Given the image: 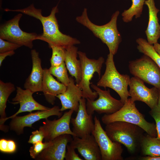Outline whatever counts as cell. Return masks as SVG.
<instances>
[{"instance_id": "cell-1", "label": "cell", "mask_w": 160, "mask_h": 160, "mask_svg": "<svg viewBox=\"0 0 160 160\" xmlns=\"http://www.w3.org/2000/svg\"><path fill=\"white\" fill-rule=\"evenodd\" d=\"M4 10L20 12L39 20L43 26V33L39 35L37 39L46 42L49 47L54 46L66 49L70 46L80 43L77 39L64 34L60 31L55 16L58 12L57 5L52 9L50 15L47 16H43L41 9L36 8L33 4L23 9L12 10L6 8Z\"/></svg>"}, {"instance_id": "cell-2", "label": "cell", "mask_w": 160, "mask_h": 160, "mask_svg": "<svg viewBox=\"0 0 160 160\" xmlns=\"http://www.w3.org/2000/svg\"><path fill=\"white\" fill-rule=\"evenodd\" d=\"M119 14L116 11L112 15L110 21L105 24L99 25L93 23L89 19L87 9H84L82 14L76 18V21L90 30L95 36L105 44L109 52L113 55L116 53L121 41V35L117 27V21Z\"/></svg>"}, {"instance_id": "cell-3", "label": "cell", "mask_w": 160, "mask_h": 160, "mask_svg": "<svg viewBox=\"0 0 160 160\" xmlns=\"http://www.w3.org/2000/svg\"><path fill=\"white\" fill-rule=\"evenodd\" d=\"M105 131L113 141L123 145L131 153L139 145L145 131L138 126L126 122L116 121L106 124Z\"/></svg>"}, {"instance_id": "cell-4", "label": "cell", "mask_w": 160, "mask_h": 160, "mask_svg": "<svg viewBox=\"0 0 160 160\" xmlns=\"http://www.w3.org/2000/svg\"><path fill=\"white\" fill-rule=\"evenodd\" d=\"M103 123L107 124L116 121H123L137 125L151 136L156 137V125L147 121L136 107L134 102L128 99L123 106L111 114H105L101 117Z\"/></svg>"}, {"instance_id": "cell-5", "label": "cell", "mask_w": 160, "mask_h": 160, "mask_svg": "<svg viewBox=\"0 0 160 160\" xmlns=\"http://www.w3.org/2000/svg\"><path fill=\"white\" fill-rule=\"evenodd\" d=\"M113 55L110 52L108 55L105 73L97 82V85L105 89L109 87L114 90L124 104L130 96L128 87L131 78L128 75L121 74L117 71L114 64Z\"/></svg>"}, {"instance_id": "cell-6", "label": "cell", "mask_w": 160, "mask_h": 160, "mask_svg": "<svg viewBox=\"0 0 160 160\" xmlns=\"http://www.w3.org/2000/svg\"><path fill=\"white\" fill-rule=\"evenodd\" d=\"M78 54L81 65V79L79 83L76 85L82 90V98L94 100L98 95L96 91H92L91 89L90 81L95 72L98 73L100 78L104 59L102 57L97 60L89 59L85 52L81 51H78Z\"/></svg>"}, {"instance_id": "cell-7", "label": "cell", "mask_w": 160, "mask_h": 160, "mask_svg": "<svg viewBox=\"0 0 160 160\" xmlns=\"http://www.w3.org/2000/svg\"><path fill=\"white\" fill-rule=\"evenodd\" d=\"M22 16V14L19 13L0 25V38L32 49L33 41L37 40L39 35L27 33L21 29L19 22Z\"/></svg>"}, {"instance_id": "cell-8", "label": "cell", "mask_w": 160, "mask_h": 160, "mask_svg": "<svg viewBox=\"0 0 160 160\" xmlns=\"http://www.w3.org/2000/svg\"><path fill=\"white\" fill-rule=\"evenodd\" d=\"M129 68L134 76L160 89V69L148 56L144 55L140 58L129 62Z\"/></svg>"}, {"instance_id": "cell-9", "label": "cell", "mask_w": 160, "mask_h": 160, "mask_svg": "<svg viewBox=\"0 0 160 160\" xmlns=\"http://www.w3.org/2000/svg\"><path fill=\"white\" fill-rule=\"evenodd\" d=\"M90 86L97 93L98 98L94 100L86 99V110L89 114L93 115L95 112L99 114H110L121 109L124 103L120 100L112 97L109 89L103 90L91 83Z\"/></svg>"}, {"instance_id": "cell-10", "label": "cell", "mask_w": 160, "mask_h": 160, "mask_svg": "<svg viewBox=\"0 0 160 160\" xmlns=\"http://www.w3.org/2000/svg\"><path fill=\"white\" fill-rule=\"evenodd\" d=\"M95 129L92 133L99 147L102 160H122L121 144L112 141L103 129L99 119L95 116Z\"/></svg>"}, {"instance_id": "cell-11", "label": "cell", "mask_w": 160, "mask_h": 160, "mask_svg": "<svg viewBox=\"0 0 160 160\" xmlns=\"http://www.w3.org/2000/svg\"><path fill=\"white\" fill-rule=\"evenodd\" d=\"M74 112L73 110L70 109L57 119L50 120L47 119H45L43 125L39 127L44 133L45 141H52L58 136L64 134L75 136L70 126Z\"/></svg>"}, {"instance_id": "cell-12", "label": "cell", "mask_w": 160, "mask_h": 160, "mask_svg": "<svg viewBox=\"0 0 160 160\" xmlns=\"http://www.w3.org/2000/svg\"><path fill=\"white\" fill-rule=\"evenodd\" d=\"M129 91L132 101H139L145 103L151 109L158 105V89L155 87L149 88L145 85L144 81L134 76L130 78Z\"/></svg>"}, {"instance_id": "cell-13", "label": "cell", "mask_w": 160, "mask_h": 160, "mask_svg": "<svg viewBox=\"0 0 160 160\" xmlns=\"http://www.w3.org/2000/svg\"><path fill=\"white\" fill-rule=\"evenodd\" d=\"M62 115V112L57 106H55L49 109L31 113L23 116H17L12 118L10 123V129L16 132L18 135L22 134L25 127H32V124L35 122L52 116L59 118Z\"/></svg>"}, {"instance_id": "cell-14", "label": "cell", "mask_w": 160, "mask_h": 160, "mask_svg": "<svg viewBox=\"0 0 160 160\" xmlns=\"http://www.w3.org/2000/svg\"><path fill=\"white\" fill-rule=\"evenodd\" d=\"M86 103V99H81L76 115L71 119L72 131L75 136L81 138L92 134L95 127L92 115L89 114L87 112Z\"/></svg>"}, {"instance_id": "cell-15", "label": "cell", "mask_w": 160, "mask_h": 160, "mask_svg": "<svg viewBox=\"0 0 160 160\" xmlns=\"http://www.w3.org/2000/svg\"><path fill=\"white\" fill-rule=\"evenodd\" d=\"M73 138L71 135H60L51 141L50 144L36 158L37 160H63L65 158L67 146Z\"/></svg>"}, {"instance_id": "cell-16", "label": "cell", "mask_w": 160, "mask_h": 160, "mask_svg": "<svg viewBox=\"0 0 160 160\" xmlns=\"http://www.w3.org/2000/svg\"><path fill=\"white\" fill-rule=\"evenodd\" d=\"M70 145L77 150L85 160H101L99 147L92 134L81 138L73 136Z\"/></svg>"}, {"instance_id": "cell-17", "label": "cell", "mask_w": 160, "mask_h": 160, "mask_svg": "<svg viewBox=\"0 0 160 160\" xmlns=\"http://www.w3.org/2000/svg\"><path fill=\"white\" fill-rule=\"evenodd\" d=\"M16 94L12 99L11 103L14 104H19L20 105L18 110L13 115L7 117L4 120V122L7 119H12L20 113L34 111H43L47 110L50 108L44 106L36 101L33 98V93L30 90L23 89L19 87H16Z\"/></svg>"}, {"instance_id": "cell-18", "label": "cell", "mask_w": 160, "mask_h": 160, "mask_svg": "<svg viewBox=\"0 0 160 160\" xmlns=\"http://www.w3.org/2000/svg\"><path fill=\"white\" fill-rule=\"evenodd\" d=\"M70 83L66 86L65 91L57 95L56 97L60 100L61 107L60 111L62 112L67 109H72L77 112L79 101L83 97L82 90L75 84L72 77H70Z\"/></svg>"}, {"instance_id": "cell-19", "label": "cell", "mask_w": 160, "mask_h": 160, "mask_svg": "<svg viewBox=\"0 0 160 160\" xmlns=\"http://www.w3.org/2000/svg\"><path fill=\"white\" fill-rule=\"evenodd\" d=\"M32 66L31 72L24 84L25 89L30 90L33 93L42 92L44 69L41 65V60L39 52L35 49L31 51Z\"/></svg>"}, {"instance_id": "cell-20", "label": "cell", "mask_w": 160, "mask_h": 160, "mask_svg": "<svg viewBox=\"0 0 160 160\" xmlns=\"http://www.w3.org/2000/svg\"><path fill=\"white\" fill-rule=\"evenodd\" d=\"M66 88V86L53 77L48 69H44L42 92L48 102L54 105L56 96L64 92Z\"/></svg>"}, {"instance_id": "cell-21", "label": "cell", "mask_w": 160, "mask_h": 160, "mask_svg": "<svg viewBox=\"0 0 160 160\" xmlns=\"http://www.w3.org/2000/svg\"><path fill=\"white\" fill-rule=\"evenodd\" d=\"M144 4L148 8L149 20L145 31L147 41L151 45L157 43L160 38V24L157 17L159 10L156 7L154 0H145Z\"/></svg>"}, {"instance_id": "cell-22", "label": "cell", "mask_w": 160, "mask_h": 160, "mask_svg": "<svg viewBox=\"0 0 160 160\" xmlns=\"http://www.w3.org/2000/svg\"><path fill=\"white\" fill-rule=\"evenodd\" d=\"M66 49L65 63L69 73L74 77L77 85L81 79V65L80 60L77 59L78 48L73 45Z\"/></svg>"}, {"instance_id": "cell-23", "label": "cell", "mask_w": 160, "mask_h": 160, "mask_svg": "<svg viewBox=\"0 0 160 160\" xmlns=\"http://www.w3.org/2000/svg\"><path fill=\"white\" fill-rule=\"evenodd\" d=\"M15 90L14 85L11 82L0 80V128L1 130L5 132L7 130L4 122L7 117L5 113L7 102L10 95Z\"/></svg>"}, {"instance_id": "cell-24", "label": "cell", "mask_w": 160, "mask_h": 160, "mask_svg": "<svg viewBox=\"0 0 160 160\" xmlns=\"http://www.w3.org/2000/svg\"><path fill=\"white\" fill-rule=\"evenodd\" d=\"M140 147L144 155L152 156H160V140L148 134L143 135Z\"/></svg>"}, {"instance_id": "cell-25", "label": "cell", "mask_w": 160, "mask_h": 160, "mask_svg": "<svg viewBox=\"0 0 160 160\" xmlns=\"http://www.w3.org/2000/svg\"><path fill=\"white\" fill-rule=\"evenodd\" d=\"M131 6L128 9L124 10L121 14L122 20L125 23L131 21L134 16L136 18L140 17L145 0H131Z\"/></svg>"}, {"instance_id": "cell-26", "label": "cell", "mask_w": 160, "mask_h": 160, "mask_svg": "<svg viewBox=\"0 0 160 160\" xmlns=\"http://www.w3.org/2000/svg\"><path fill=\"white\" fill-rule=\"evenodd\" d=\"M138 44L137 48L139 52L151 58L160 69V56L156 51L153 46L145 39L139 38L136 40Z\"/></svg>"}, {"instance_id": "cell-27", "label": "cell", "mask_w": 160, "mask_h": 160, "mask_svg": "<svg viewBox=\"0 0 160 160\" xmlns=\"http://www.w3.org/2000/svg\"><path fill=\"white\" fill-rule=\"evenodd\" d=\"M48 69L50 73L56 77L61 83L66 86L70 83V79L65 62L58 66H51Z\"/></svg>"}, {"instance_id": "cell-28", "label": "cell", "mask_w": 160, "mask_h": 160, "mask_svg": "<svg viewBox=\"0 0 160 160\" xmlns=\"http://www.w3.org/2000/svg\"><path fill=\"white\" fill-rule=\"evenodd\" d=\"M50 47L52 50L50 60L51 66H59L65 62L66 49L62 47L51 46Z\"/></svg>"}, {"instance_id": "cell-29", "label": "cell", "mask_w": 160, "mask_h": 160, "mask_svg": "<svg viewBox=\"0 0 160 160\" xmlns=\"http://www.w3.org/2000/svg\"><path fill=\"white\" fill-rule=\"evenodd\" d=\"M51 141L38 142L33 144L29 149V152L31 157L36 159V157L50 144Z\"/></svg>"}, {"instance_id": "cell-30", "label": "cell", "mask_w": 160, "mask_h": 160, "mask_svg": "<svg viewBox=\"0 0 160 160\" xmlns=\"http://www.w3.org/2000/svg\"><path fill=\"white\" fill-rule=\"evenodd\" d=\"M149 113L156 122L157 135L156 138L160 140V107L158 105L151 109Z\"/></svg>"}, {"instance_id": "cell-31", "label": "cell", "mask_w": 160, "mask_h": 160, "mask_svg": "<svg viewBox=\"0 0 160 160\" xmlns=\"http://www.w3.org/2000/svg\"><path fill=\"white\" fill-rule=\"evenodd\" d=\"M22 46L0 38V53L14 51Z\"/></svg>"}, {"instance_id": "cell-32", "label": "cell", "mask_w": 160, "mask_h": 160, "mask_svg": "<svg viewBox=\"0 0 160 160\" xmlns=\"http://www.w3.org/2000/svg\"><path fill=\"white\" fill-rule=\"evenodd\" d=\"M44 138V133L40 128L39 130H36L32 132L28 142L33 144L39 141H42Z\"/></svg>"}, {"instance_id": "cell-33", "label": "cell", "mask_w": 160, "mask_h": 160, "mask_svg": "<svg viewBox=\"0 0 160 160\" xmlns=\"http://www.w3.org/2000/svg\"><path fill=\"white\" fill-rule=\"evenodd\" d=\"M76 149L70 145H67L65 159L66 160H82L76 152Z\"/></svg>"}, {"instance_id": "cell-34", "label": "cell", "mask_w": 160, "mask_h": 160, "mask_svg": "<svg viewBox=\"0 0 160 160\" xmlns=\"http://www.w3.org/2000/svg\"><path fill=\"white\" fill-rule=\"evenodd\" d=\"M16 145L15 142L12 140H8L7 144V153L14 152L16 150Z\"/></svg>"}, {"instance_id": "cell-35", "label": "cell", "mask_w": 160, "mask_h": 160, "mask_svg": "<svg viewBox=\"0 0 160 160\" xmlns=\"http://www.w3.org/2000/svg\"><path fill=\"white\" fill-rule=\"evenodd\" d=\"M8 140L6 139H1L0 140V151L1 152L7 153V144Z\"/></svg>"}, {"instance_id": "cell-36", "label": "cell", "mask_w": 160, "mask_h": 160, "mask_svg": "<svg viewBox=\"0 0 160 160\" xmlns=\"http://www.w3.org/2000/svg\"><path fill=\"white\" fill-rule=\"evenodd\" d=\"M15 53V52L14 51L0 53V66H1L3 61L7 57L12 56Z\"/></svg>"}, {"instance_id": "cell-37", "label": "cell", "mask_w": 160, "mask_h": 160, "mask_svg": "<svg viewBox=\"0 0 160 160\" xmlns=\"http://www.w3.org/2000/svg\"><path fill=\"white\" fill-rule=\"evenodd\" d=\"M140 159L142 160H160V156H147L142 157Z\"/></svg>"}, {"instance_id": "cell-38", "label": "cell", "mask_w": 160, "mask_h": 160, "mask_svg": "<svg viewBox=\"0 0 160 160\" xmlns=\"http://www.w3.org/2000/svg\"><path fill=\"white\" fill-rule=\"evenodd\" d=\"M153 47L156 51L160 56V44L158 42L154 44Z\"/></svg>"}, {"instance_id": "cell-39", "label": "cell", "mask_w": 160, "mask_h": 160, "mask_svg": "<svg viewBox=\"0 0 160 160\" xmlns=\"http://www.w3.org/2000/svg\"><path fill=\"white\" fill-rule=\"evenodd\" d=\"M158 89V92H159V95H158V105L160 107V89Z\"/></svg>"}]
</instances>
